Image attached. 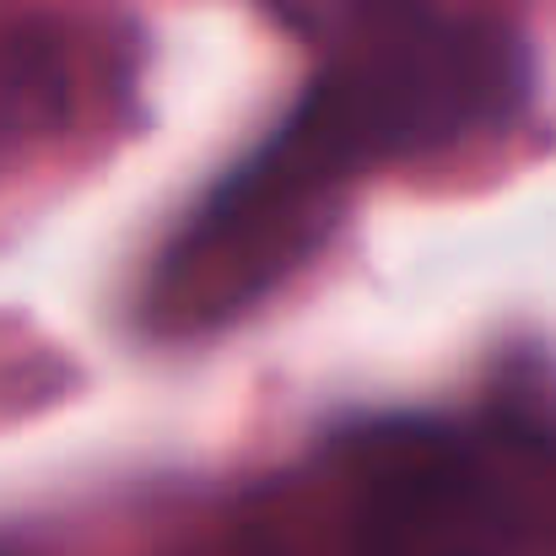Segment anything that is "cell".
Masks as SVG:
<instances>
[{
	"label": "cell",
	"mask_w": 556,
	"mask_h": 556,
	"mask_svg": "<svg viewBox=\"0 0 556 556\" xmlns=\"http://www.w3.org/2000/svg\"><path fill=\"white\" fill-rule=\"evenodd\" d=\"M60 98H65V81L38 43H5L0 49V130L49 119L60 109Z\"/></svg>",
	"instance_id": "1"
}]
</instances>
